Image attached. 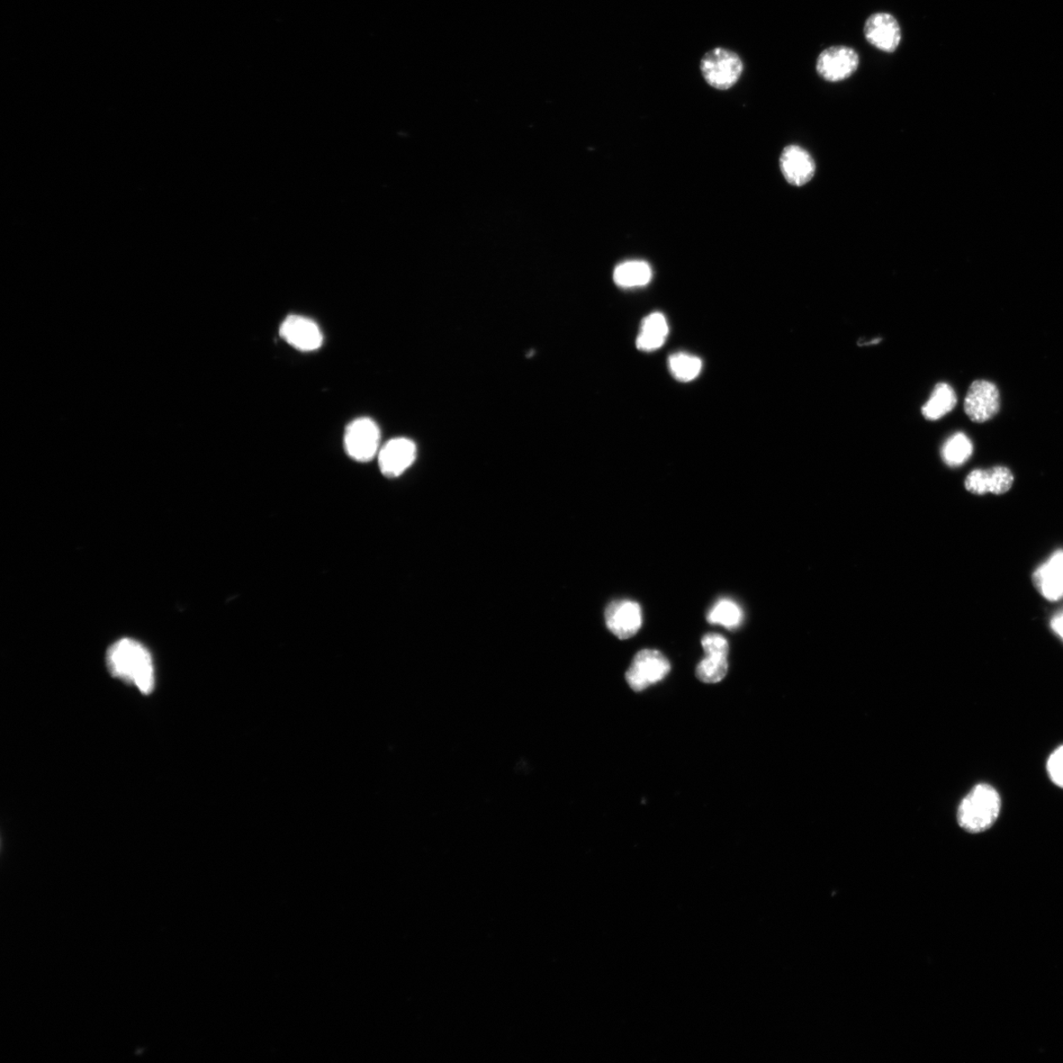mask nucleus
<instances>
[{
    "mask_svg": "<svg viewBox=\"0 0 1063 1063\" xmlns=\"http://www.w3.org/2000/svg\"><path fill=\"white\" fill-rule=\"evenodd\" d=\"M743 617V610L736 602L722 599L719 600L709 610L707 619L712 625H720L728 629H736L741 626Z\"/></svg>",
    "mask_w": 1063,
    "mask_h": 1063,
    "instance_id": "17",
    "label": "nucleus"
},
{
    "mask_svg": "<svg viewBox=\"0 0 1063 1063\" xmlns=\"http://www.w3.org/2000/svg\"><path fill=\"white\" fill-rule=\"evenodd\" d=\"M279 332L287 344L302 352H312L322 345L323 336L318 324L301 315L287 317Z\"/></svg>",
    "mask_w": 1063,
    "mask_h": 1063,
    "instance_id": "10",
    "label": "nucleus"
},
{
    "mask_svg": "<svg viewBox=\"0 0 1063 1063\" xmlns=\"http://www.w3.org/2000/svg\"><path fill=\"white\" fill-rule=\"evenodd\" d=\"M1001 407L997 387L987 381H976L970 386L964 409L971 421L985 422L993 419Z\"/></svg>",
    "mask_w": 1063,
    "mask_h": 1063,
    "instance_id": "8",
    "label": "nucleus"
},
{
    "mask_svg": "<svg viewBox=\"0 0 1063 1063\" xmlns=\"http://www.w3.org/2000/svg\"><path fill=\"white\" fill-rule=\"evenodd\" d=\"M705 655L716 654L728 656L729 651L727 639L717 634H708L701 641Z\"/></svg>",
    "mask_w": 1063,
    "mask_h": 1063,
    "instance_id": "23",
    "label": "nucleus"
},
{
    "mask_svg": "<svg viewBox=\"0 0 1063 1063\" xmlns=\"http://www.w3.org/2000/svg\"><path fill=\"white\" fill-rule=\"evenodd\" d=\"M728 670V656L705 655L697 666V677L705 683H718L725 679Z\"/></svg>",
    "mask_w": 1063,
    "mask_h": 1063,
    "instance_id": "19",
    "label": "nucleus"
},
{
    "mask_svg": "<svg viewBox=\"0 0 1063 1063\" xmlns=\"http://www.w3.org/2000/svg\"><path fill=\"white\" fill-rule=\"evenodd\" d=\"M670 672V662L663 653L654 650H644L634 657L626 673V679L630 689L641 692L662 681Z\"/></svg>",
    "mask_w": 1063,
    "mask_h": 1063,
    "instance_id": "4",
    "label": "nucleus"
},
{
    "mask_svg": "<svg viewBox=\"0 0 1063 1063\" xmlns=\"http://www.w3.org/2000/svg\"><path fill=\"white\" fill-rule=\"evenodd\" d=\"M670 371L675 380L681 382H689L700 374L702 369L701 359L695 356L679 353L674 354L669 358Z\"/></svg>",
    "mask_w": 1063,
    "mask_h": 1063,
    "instance_id": "20",
    "label": "nucleus"
},
{
    "mask_svg": "<svg viewBox=\"0 0 1063 1063\" xmlns=\"http://www.w3.org/2000/svg\"><path fill=\"white\" fill-rule=\"evenodd\" d=\"M381 430L368 418H360L349 423L344 436L346 453L360 463L372 461L380 453Z\"/></svg>",
    "mask_w": 1063,
    "mask_h": 1063,
    "instance_id": "5",
    "label": "nucleus"
},
{
    "mask_svg": "<svg viewBox=\"0 0 1063 1063\" xmlns=\"http://www.w3.org/2000/svg\"><path fill=\"white\" fill-rule=\"evenodd\" d=\"M416 458V445L408 438L398 437L390 440L380 449L378 464L384 476L398 477L409 469Z\"/></svg>",
    "mask_w": 1063,
    "mask_h": 1063,
    "instance_id": "11",
    "label": "nucleus"
},
{
    "mask_svg": "<svg viewBox=\"0 0 1063 1063\" xmlns=\"http://www.w3.org/2000/svg\"><path fill=\"white\" fill-rule=\"evenodd\" d=\"M972 453V445L966 435L958 432L944 444L941 455L946 464L957 467L966 463Z\"/></svg>",
    "mask_w": 1063,
    "mask_h": 1063,
    "instance_id": "18",
    "label": "nucleus"
},
{
    "mask_svg": "<svg viewBox=\"0 0 1063 1063\" xmlns=\"http://www.w3.org/2000/svg\"><path fill=\"white\" fill-rule=\"evenodd\" d=\"M652 269L645 261L633 260L620 264L615 269L614 281L623 289L644 287L652 280Z\"/></svg>",
    "mask_w": 1063,
    "mask_h": 1063,
    "instance_id": "15",
    "label": "nucleus"
},
{
    "mask_svg": "<svg viewBox=\"0 0 1063 1063\" xmlns=\"http://www.w3.org/2000/svg\"><path fill=\"white\" fill-rule=\"evenodd\" d=\"M1051 626L1063 641V610L1051 619Z\"/></svg>",
    "mask_w": 1063,
    "mask_h": 1063,
    "instance_id": "25",
    "label": "nucleus"
},
{
    "mask_svg": "<svg viewBox=\"0 0 1063 1063\" xmlns=\"http://www.w3.org/2000/svg\"><path fill=\"white\" fill-rule=\"evenodd\" d=\"M1001 807L996 790L980 783L962 800L957 814L959 825L970 833L984 832L996 822Z\"/></svg>",
    "mask_w": 1063,
    "mask_h": 1063,
    "instance_id": "2",
    "label": "nucleus"
},
{
    "mask_svg": "<svg viewBox=\"0 0 1063 1063\" xmlns=\"http://www.w3.org/2000/svg\"><path fill=\"white\" fill-rule=\"evenodd\" d=\"M966 489L974 494L984 495L989 493L988 471L974 470L966 477Z\"/></svg>",
    "mask_w": 1063,
    "mask_h": 1063,
    "instance_id": "22",
    "label": "nucleus"
},
{
    "mask_svg": "<svg viewBox=\"0 0 1063 1063\" xmlns=\"http://www.w3.org/2000/svg\"><path fill=\"white\" fill-rule=\"evenodd\" d=\"M988 471L989 493L1004 494L1012 489L1014 476L1008 468L997 466Z\"/></svg>",
    "mask_w": 1063,
    "mask_h": 1063,
    "instance_id": "21",
    "label": "nucleus"
},
{
    "mask_svg": "<svg viewBox=\"0 0 1063 1063\" xmlns=\"http://www.w3.org/2000/svg\"><path fill=\"white\" fill-rule=\"evenodd\" d=\"M781 169L787 182L795 186H803L815 176V161L805 149L791 146L783 151Z\"/></svg>",
    "mask_w": 1063,
    "mask_h": 1063,
    "instance_id": "12",
    "label": "nucleus"
},
{
    "mask_svg": "<svg viewBox=\"0 0 1063 1063\" xmlns=\"http://www.w3.org/2000/svg\"><path fill=\"white\" fill-rule=\"evenodd\" d=\"M1047 768L1051 781L1063 788V745L1051 753Z\"/></svg>",
    "mask_w": 1063,
    "mask_h": 1063,
    "instance_id": "24",
    "label": "nucleus"
},
{
    "mask_svg": "<svg viewBox=\"0 0 1063 1063\" xmlns=\"http://www.w3.org/2000/svg\"><path fill=\"white\" fill-rule=\"evenodd\" d=\"M106 664L114 678L137 687L144 695L155 688V668L147 648L130 638H123L110 647Z\"/></svg>",
    "mask_w": 1063,
    "mask_h": 1063,
    "instance_id": "1",
    "label": "nucleus"
},
{
    "mask_svg": "<svg viewBox=\"0 0 1063 1063\" xmlns=\"http://www.w3.org/2000/svg\"><path fill=\"white\" fill-rule=\"evenodd\" d=\"M1035 587L1049 601L1063 598V551L1053 554L1033 575Z\"/></svg>",
    "mask_w": 1063,
    "mask_h": 1063,
    "instance_id": "13",
    "label": "nucleus"
},
{
    "mask_svg": "<svg viewBox=\"0 0 1063 1063\" xmlns=\"http://www.w3.org/2000/svg\"><path fill=\"white\" fill-rule=\"evenodd\" d=\"M860 67L857 51L846 46L825 49L816 60V72L827 83H841L850 78Z\"/></svg>",
    "mask_w": 1063,
    "mask_h": 1063,
    "instance_id": "6",
    "label": "nucleus"
},
{
    "mask_svg": "<svg viewBox=\"0 0 1063 1063\" xmlns=\"http://www.w3.org/2000/svg\"><path fill=\"white\" fill-rule=\"evenodd\" d=\"M863 34L873 48L886 53L895 52L902 41L898 20L887 12L871 14L864 24Z\"/></svg>",
    "mask_w": 1063,
    "mask_h": 1063,
    "instance_id": "7",
    "label": "nucleus"
},
{
    "mask_svg": "<svg viewBox=\"0 0 1063 1063\" xmlns=\"http://www.w3.org/2000/svg\"><path fill=\"white\" fill-rule=\"evenodd\" d=\"M669 326L664 314L654 312L646 317L642 324L641 333L636 340V347L643 352H653L660 349L668 338Z\"/></svg>",
    "mask_w": 1063,
    "mask_h": 1063,
    "instance_id": "14",
    "label": "nucleus"
},
{
    "mask_svg": "<svg viewBox=\"0 0 1063 1063\" xmlns=\"http://www.w3.org/2000/svg\"><path fill=\"white\" fill-rule=\"evenodd\" d=\"M957 404V394L952 387L946 383H939L934 387L929 401L922 408V413L926 420H940L950 413Z\"/></svg>",
    "mask_w": 1063,
    "mask_h": 1063,
    "instance_id": "16",
    "label": "nucleus"
},
{
    "mask_svg": "<svg viewBox=\"0 0 1063 1063\" xmlns=\"http://www.w3.org/2000/svg\"><path fill=\"white\" fill-rule=\"evenodd\" d=\"M744 62L736 52L725 49L715 48L706 53L700 62L701 74L706 83L717 90H728L734 87L741 79L744 72Z\"/></svg>",
    "mask_w": 1063,
    "mask_h": 1063,
    "instance_id": "3",
    "label": "nucleus"
},
{
    "mask_svg": "<svg viewBox=\"0 0 1063 1063\" xmlns=\"http://www.w3.org/2000/svg\"><path fill=\"white\" fill-rule=\"evenodd\" d=\"M610 632L619 639L634 637L642 626V610L638 602L617 600L609 603L605 611Z\"/></svg>",
    "mask_w": 1063,
    "mask_h": 1063,
    "instance_id": "9",
    "label": "nucleus"
}]
</instances>
